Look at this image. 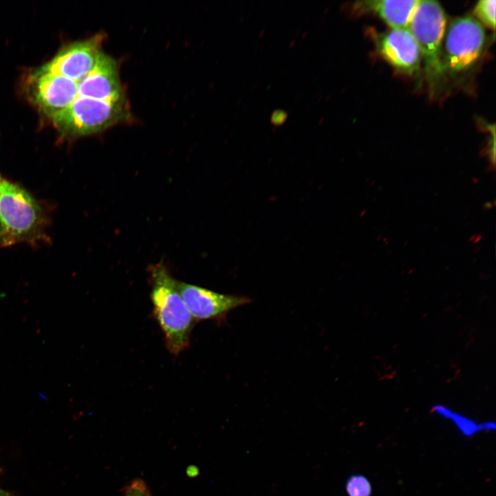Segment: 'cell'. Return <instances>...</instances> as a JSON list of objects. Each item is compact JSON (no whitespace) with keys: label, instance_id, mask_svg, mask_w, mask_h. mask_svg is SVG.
I'll list each match as a JSON object with an SVG mask.
<instances>
[{"label":"cell","instance_id":"obj_4","mask_svg":"<svg viewBox=\"0 0 496 496\" xmlns=\"http://www.w3.org/2000/svg\"><path fill=\"white\" fill-rule=\"evenodd\" d=\"M446 24V15L440 4L424 0L419 1L409 28L419 45L432 92L440 90L445 79L442 45Z\"/></svg>","mask_w":496,"mask_h":496},{"label":"cell","instance_id":"obj_8","mask_svg":"<svg viewBox=\"0 0 496 496\" xmlns=\"http://www.w3.org/2000/svg\"><path fill=\"white\" fill-rule=\"evenodd\" d=\"M380 54L397 71L412 75L418 72L422 55L409 28L391 29L375 37Z\"/></svg>","mask_w":496,"mask_h":496},{"label":"cell","instance_id":"obj_13","mask_svg":"<svg viewBox=\"0 0 496 496\" xmlns=\"http://www.w3.org/2000/svg\"><path fill=\"white\" fill-rule=\"evenodd\" d=\"M348 496H370L371 485L369 479L362 475H353L346 482Z\"/></svg>","mask_w":496,"mask_h":496},{"label":"cell","instance_id":"obj_7","mask_svg":"<svg viewBox=\"0 0 496 496\" xmlns=\"http://www.w3.org/2000/svg\"><path fill=\"white\" fill-rule=\"evenodd\" d=\"M178 291L194 321L225 320L236 308L249 304L248 297L225 295L177 280Z\"/></svg>","mask_w":496,"mask_h":496},{"label":"cell","instance_id":"obj_11","mask_svg":"<svg viewBox=\"0 0 496 496\" xmlns=\"http://www.w3.org/2000/svg\"><path fill=\"white\" fill-rule=\"evenodd\" d=\"M431 411L435 414L453 422L465 435H473L482 430V424H477L472 419L458 413L448 407L440 404L433 406Z\"/></svg>","mask_w":496,"mask_h":496},{"label":"cell","instance_id":"obj_14","mask_svg":"<svg viewBox=\"0 0 496 496\" xmlns=\"http://www.w3.org/2000/svg\"><path fill=\"white\" fill-rule=\"evenodd\" d=\"M123 496L152 495L145 484L141 479H136L126 487Z\"/></svg>","mask_w":496,"mask_h":496},{"label":"cell","instance_id":"obj_12","mask_svg":"<svg viewBox=\"0 0 496 496\" xmlns=\"http://www.w3.org/2000/svg\"><path fill=\"white\" fill-rule=\"evenodd\" d=\"M495 0L479 1L473 10L480 21L493 30L495 28Z\"/></svg>","mask_w":496,"mask_h":496},{"label":"cell","instance_id":"obj_15","mask_svg":"<svg viewBox=\"0 0 496 496\" xmlns=\"http://www.w3.org/2000/svg\"><path fill=\"white\" fill-rule=\"evenodd\" d=\"M288 115V112L284 110H275L271 115V124L274 127L282 125L286 122Z\"/></svg>","mask_w":496,"mask_h":496},{"label":"cell","instance_id":"obj_1","mask_svg":"<svg viewBox=\"0 0 496 496\" xmlns=\"http://www.w3.org/2000/svg\"><path fill=\"white\" fill-rule=\"evenodd\" d=\"M153 314L165 338L169 352L178 355L190 343L194 320L177 287V280L163 264L149 269Z\"/></svg>","mask_w":496,"mask_h":496},{"label":"cell","instance_id":"obj_10","mask_svg":"<svg viewBox=\"0 0 496 496\" xmlns=\"http://www.w3.org/2000/svg\"><path fill=\"white\" fill-rule=\"evenodd\" d=\"M418 3L417 0H369L353 2L342 7L350 17L372 13L392 29H404L409 28Z\"/></svg>","mask_w":496,"mask_h":496},{"label":"cell","instance_id":"obj_9","mask_svg":"<svg viewBox=\"0 0 496 496\" xmlns=\"http://www.w3.org/2000/svg\"><path fill=\"white\" fill-rule=\"evenodd\" d=\"M79 81L53 74L34 72L30 93L33 101L50 116L69 106L78 96Z\"/></svg>","mask_w":496,"mask_h":496},{"label":"cell","instance_id":"obj_16","mask_svg":"<svg viewBox=\"0 0 496 496\" xmlns=\"http://www.w3.org/2000/svg\"><path fill=\"white\" fill-rule=\"evenodd\" d=\"M7 495H8V493L6 491H4L3 490H2L0 487V496H7Z\"/></svg>","mask_w":496,"mask_h":496},{"label":"cell","instance_id":"obj_2","mask_svg":"<svg viewBox=\"0 0 496 496\" xmlns=\"http://www.w3.org/2000/svg\"><path fill=\"white\" fill-rule=\"evenodd\" d=\"M45 216L36 200L6 180L0 184V248L45 238Z\"/></svg>","mask_w":496,"mask_h":496},{"label":"cell","instance_id":"obj_5","mask_svg":"<svg viewBox=\"0 0 496 496\" xmlns=\"http://www.w3.org/2000/svg\"><path fill=\"white\" fill-rule=\"evenodd\" d=\"M486 43L482 24L472 16L455 19L445 30L442 61L445 72L468 71L479 61Z\"/></svg>","mask_w":496,"mask_h":496},{"label":"cell","instance_id":"obj_3","mask_svg":"<svg viewBox=\"0 0 496 496\" xmlns=\"http://www.w3.org/2000/svg\"><path fill=\"white\" fill-rule=\"evenodd\" d=\"M49 116L61 133L79 137L126 121L130 114L127 100L107 101L78 96L69 106Z\"/></svg>","mask_w":496,"mask_h":496},{"label":"cell","instance_id":"obj_17","mask_svg":"<svg viewBox=\"0 0 496 496\" xmlns=\"http://www.w3.org/2000/svg\"><path fill=\"white\" fill-rule=\"evenodd\" d=\"M1 178H0V184H1Z\"/></svg>","mask_w":496,"mask_h":496},{"label":"cell","instance_id":"obj_6","mask_svg":"<svg viewBox=\"0 0 496 496\" xmlns=\"http://www.w3.org/2000/svg\"><path fill=\"white\" fill-rule=\"evenodd\" d=\"M102 39L101 35H96L70 44L35 72L53 74L80 81L96 65L103 52Z\"/></svg>","mask_w":496,"mask_h":496}]
</instances>
